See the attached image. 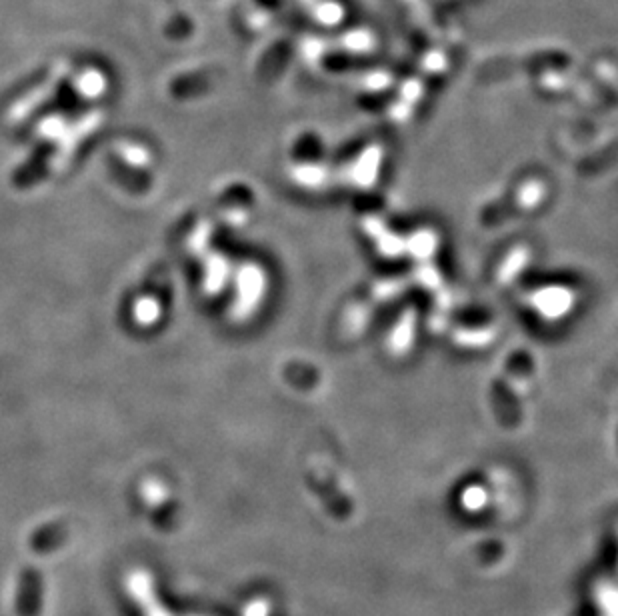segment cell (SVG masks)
I'll list each match as a JSON object with an SVG mask.
<instances>
[{"mask_svg": "<svg viewBox=\"0 0 618 616\" xmlns=\"http://www.w3.org/2000/svg\"><path fill=\"white\" fill-rule=\"evenodd\" d=\"M104 86V76L100 70L96 68H84L78 76V88L80 92H86V94H94L98 92L100 88Z\"/></svg>", "mask_w": 618, "mask_h": 616, "instance_id": "6da1fadb", "label": "cell"}, {"mask_svg": "<svg viewBox=\"0 0 618 616\" xmlns=\"http://www.w3.org/2000/svg\"><path fill=\"white\" fill-rule=\"evenodd\" d=\"M192 32V20L184 14H178L174 18H170L168 26H166V36L172 40H184L188 38Z\"/></svg>", "mask_w": 618, "mask_h": 616, "instance_id": "7a4b0ae2", "label": "cell"}]
</instances>
